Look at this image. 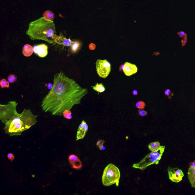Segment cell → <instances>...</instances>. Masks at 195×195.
Segmentation results:
<instances>
[{"mask_svg":"<svg viewBox=\"0 0 195 195\" xmlns=\"http://www.w3.org/2000/svg\"><path fill=\"white\" fill-rule=\"evenodd\" d=\"M178 34L179 36H180V37L182 38H183L186 35H187L184 31L178 32Z\"/></svg>","mask_w":195,"mask_h":195,"instance_id":"obj_30","label":"cell"},{"mask_svg":"<svg viewBox=\"0 0 195 195\" xmlns=\"http://www.w3.org/2000/svg\"><path fill=\"white\" fill-rule=\"evenodd\" d=\"M105 142L104 140H99L97 141L96 145L99 148L100 150H105L106 148L104 146V144Z\"/></svg>","mask_w":195,"mask_h":195,"instance_id":"obj_22","label":"cell"},{"mask_svg":"<svg viewBox=\"0 0 195 195\" xmlns=\"http://www.w3.org/2000/svg\"><path fill=\"white\" fill-rule=\"evenodd\" d=\"M138 114L141 116L144 117L147 115V112L143 109H139L138 110Z\"/></svg>","mask_w":195,"mask_h":195,"instance_id":"obj_25","label":"cell"},{"mask_svg":"<svg viewBox=\"0 0 195 195\" xmlns=\"http://www.w3.org/2000/svg\"><path fill=\"white\" fill-rule=\"evenodd\" d=\"M133 94L135 95H136L138 94V91L136 90H134V91H132Z\"/></svg>","mask_w":195,"mask_h":195,"instance_id":"obj_34","label":"cell"},{"mask_svg":"<svg viewBox=\"0 0 195 195\" xmlns=\"http://www.w3.org/2000/svg\"><path fill=\"white\" fill-rule=\"evenodd\" d=\"M42 15H43L42 17H43L45 20L47 21H53L55 18L54 14L52 11L49 10L45 11Z\"/></svg>","mask_w":195,"mask_h":195,"instance_id":"obj_18","label":"cell"},{"mask_svg":"<svg viewBox=\"0 0 195 195\" xmlns=\"http://www.w3.org/2000/svg\"><path fill=\"white\" fill-rule=\"evenodd\" d=\"M17 80V77L14 74H11L8 76V81L10 83H13Z\"/></svg>","mask_w":195,"mask_h":195,"instance_id":"obj_23","label":"cell"},{"mask_svg":"<svg viewBox=\"0 0 195 195\" xmlns=\"http://www.w3.org/2000/svg\"><path fill=\"white\" fill-rule=\"evenodd\" d=\"M7 158L9 160H11V161H12L15 159L14 156L13 154L11 153L8 154Z\"/></svg>","mask_w":195,"mask_h":195,"instance_id":"obj_28","label":"cell"},{"mask_svg":"<svg viewBox=\"0 0 195 195\" xmlns=\"http://www.w3.org/2000/svg\"><path fill=\"white\" fill-rule=\"evenodd\" d=\"M96 70L100 77L105 79L110 74L111 71V64L106 59H98L96 63Z\"/></svg>","mask_w":195,"mask_h":195,"instance_id":"obj_7","label":"cell"},{"mask_svg":"<svg viewBox=\"0 0 195 195\" xmlns=\"http://www.w3.org/2000/svg\"><path fill=\"white\" fill-rule=\"evenodd\" d=\"M0 86L2 89L5 88H9L10 87L9 82V81H7L5 79H2L0 81Z\"/></svg>","mask_w":195,"mask_h":195,"instance_id":"obj_20","label":"cell"},{"mask_svg":"<svg viewBox=\"0 0 195 195\" xmlns=\"http://www.w3.org/2000/svg\"><path fill=\"white\" fill-rule=\"evenodd\" d=\"M88 128L89 127L86 122L84 120H82L78 129L76 135V141L84 138L87 132Z\"/></svg>","mask_w":195,"mask_h":195,"instance_id":"obj_10","label":"cell"},{"mask_svg":"<svg viewBox=\"0 0 195 195\" xmlns=\"http://www.w3.org/2000/svg\"><path fill=\"white\" fill-rule=\"evenodd\" d=\"M48 47L46 45L41 44L34 45V52L41 58H44L48 54Z\"/></svg>","mask_w":195,"mask_h":195,"instance_id":"obj_9","label":"cell"},{"mask_svg":"<svg viewBox=\"0 0 195 195\" xmlns=\"http://www.w3.org/2000/svg\"><path fill=\"white\" fill-rule=\"evenodd\" d=\"M52 38L55 43L65 46H70L73 42L70 39L66 38L61 35H57L56 34H54Z\"/></svg>","mask_w":195,"mask_h":195,"instance_id":"obj_12","label":"cell"},{"mask_svg":"<svg viewBox=\"0 0 195 195\" xmlns=\"http://www.w3.org/2000/svg\"><path fill=\"white\" fill-rule=\"evenodd\" d=\"M167 170L169 179L174 183H178L181 182L184 176V173L182 170L177 167L173 168L168 167Z\"/></svg>","mask_w":195,"mask_h":195,"instance_id":"obj_8","label":"cell"},{"mask_svg":"<svg viewBox=\"0 0 195 195\" xmlns=\"http://www.w3.org/2000/svg\"><path fill=\"white\" fill-rule=\"evenodd\" d=\"M56 33L53 21L45 20L43 17L30 23L26 32L31 40H43L51 44L54 43L52 37Z\"/></svg>","mask_w":195,"mask_h":195,"instance_id":"obj_3","label":"cell"},{"mask_svg":"<svg viewBox=\"0 0 195 195\" xmlns=\"http://www.w3.org/2000/svg\"><path fill=\"white\" fill-rule=\"evenodd\" d=\"M33 47L29 44H26L23 48L22 53L26 57H29L33 54Z\"/></svg>","mask_w":195,"mask_h":195,"instance_id":"obj_16","label":"cell"},{"mask_svg":"<svg viewBox=\"0 0 195 195\" xmlns=\"http://www.w3.org/2000/svg\"><path fill=\"white\" fill-rule=\"evenodd\" d=\"M89 49L91 50H95L96 47V45L95 43H91L89 45Z\"/></svg>","mask_w":195,"mask_h":195,"instance_id":"obj_29","label":"cell"},{"mask_svg":"<svg viewBox=\"0 0 195 195\" xmlns=\"http://www.w3.org/2000/svg\"><path fill=\"white\" fill-rule=\"evenodd\" d=\"M53 87V85L51 84V83H48L47 85L48 89H51Z\"/></svg>","mask_w":195,"mask_h":195,"instance_id":"obj_33","label":"cell"},{"mask_svg":"<svg viewBox=\"0 0 195 195\" xmlns=\"http://www.w3.org/2000/svg\"><path fill=\"white\" fill-rule=\"evenodd\" d=\"M120 178V173L119 168L113 164L108 165L103 171L102 177V182L106 186L115 184L116 186H119Z\"/></svg>","mask_w":195,"mask_h":195,"instance_id":"obj_4","label":"cell"},{"mask_svg":"<svg viewBox=\"0 0 195 195\" xmlns=\"http://www.w3.org/2000/svg\"><path fill=\"white\" fill-rule=\"evenodd\" d=\"M69 162L70 166L74 169L79 170L82 167V163L79 158L75 155H71L69 157Z\"/></svg>","mask_w":195,"mask_h":195,"instance_id":"obj_11","label":"cell"},{"mask_svg":"<svg viewBox=\"0 0 195 195\" xmlns=\"http://www.w3.org/2000/svg\"><path fill=\"white\" fill-rule=\"evenodd\" d=\"M125 67H126V66H125V64H123V65H120L119 67V71H123L125 69Z\"/></svg>","mask_w":195,"mask_h":195,"instance_id":"obj_32","label":"cell"},{"mask_svg":"<svg viewBox=\"0 0 195 195\" xmlns=\"http://www.w3.org/2000/svg\"><path fill=\"white\" fill-rule=\"evenodd\" d=\"M18 103L15 101H10L6 104H0V120L5 124L18 112L17 107Z\"/></svg>","mask_w":195,"mask_h":195,"instance_id":"obj_6","label":"cell"},{"mask_svg":"<svg viewBox=\"0 0 195 195\" xmlns=\"http://www.w3.org/2000/svg\"><path fill=\"white\" fill-rule=\"evenodd\" d=\"M160 143L159 142H152L148 146L149 150L152 152L158 151L160 148Z\"/></svg>","mask_w":195,"mask_h":195,"instance_id":"obj_17","label":"cell"},{"mask_svg":"<svg viewBox=\"0 0 195 195\" xmlns=\"http://www.w3.org/2000/svg\"><path fill=\"white\" fill-rule=\"evenodd\" d=\"M124 64L126 67L124 70L123 72L125 75L130 76L137 73L138 68L136 65L128 62H126Z\"/></svg>","mask_w":195,"mask_h":195,"instance_id":"obj_13","label":"cell"},{"mask_svg":"<svg viewBox=\"0 0 195 195\" xmlns=\"http://www.w3.org/2000/svg\"><path fill=\"white\" fill-rule=\"evenodd\" d=\"M165 146H160L158 151L149 153L141 161L133 165V168L144 170L148 166L153 164L158 165L165 151Z\"/></svg>","mask_w":195,"mask_h":195,"instance_id":"obj_5","label":"cell"},{"mask_svg":"<svg viewBox=\"0 0 195 195\" xmlns=\"http://www.w3.org/2000/svg\"><path fill=\"white\" fill-rule=\"evenodd\" d=\"M165 95L168 96V98L170 100L171 99V97L174 96V94L171 92L170 90V89H167L165 92Z\"/></svg>","mask_w":195,"mask_h":195,"instance_id":"obj_26","label":"cell"},{"mask_svg":"<svg viewBox=\"0 0 195 195\" xmlns=\"http://www.w3.org/2000/svg\"><path fill=\"white\" fill-rule=\"evenodd\" d=\"M187 42V35H185L182 40V46H184Z\"/></svg>","mask_w":195,"mask_h":195,"instance_id":"obj_27","label":"cell"},{"mask_svg":"<svg viewBox=\"0 0 195 195\" xmlns=\"http://www.w3.org/2000/svg\"><path fill=\"white\" fill-rule=\"evenodd\" d=\"M189 168L192 169L195 168V160L194 161L190 163Z\"/></svg>","mask_w":195,"mask_h":195,"instance_id":"obj_31","label":"cell"},{"mask_svg":"<svg viewBox=\"0 0 195 195\" xmlns=\"http://www.w3.org/2000/svg\"><path fill=\"white\" fill-rule=\"evenodd\" d=\"M82 45V43L81 41L78 40L73 41L72 44L70 46L71 53L73 54L77 53L81 50Z\"/></svg>","mask_w":195,"mask_h":195,"instance_id":"obj_14","label":"cell"},{"mask_svg":"<svg viewBox=\"0 0 195 195\" xmlns=\"http://www.w3.org/2000/svg\"><path fill=\"white\" fill-rule=\"evenodd\" d=\"M91 87L94 90L97 91V92L100 93L104 92L105 90V88L104 87V86L103 85L102 83H97L94 86Z\"/></svg>","mask_w":195,"mask_h":195,"instance_id":"obj_19","label":"cell"},{"mask_svg":"<svg viewBox=\"0 0 195 195\" xmlns=\"http://www.w3.org/2000/svg\"><path fill=\"white\" fill-rule=\"evenodd\" d=\"M37 117L30 109H25L21 113L18 112L4 124L3 130L10 136H19L36 124Z\"/></svg>","mask_w":195,"mask_h":195,"instance_id":"obj_2","label":"cell"},{"mask_svg":"<svg viewBox=\"0 0 195 195\" xmlns=\"http://www.w3.org/2000/svg\"><path fill=\"white\" fill-rule=\"evenodd\" d=\"M88 92L87 89L81 87L61 71L55 74L52 87L43 98L41 106L45 112L60 116L65 110L80 104Z\"/></svg>","mask_w":195,"mask_h":195,"instance_id":"obj_1","label":"cell"},{"mask_svg":"<svg viewBox=\"0 0 195 195\" xmlns=\"http://www.w3.org/2000/svg\"><path fill=\"white\" fill-rule=\"evenodd\" d=\"M63 115L64 118L69 120H70L72 118V113L70 110H65L63 112Z\"/></svg>","mask_w":195,"mask_h":195,"instance_id":"obj_21","label":"cell"},{"mask_svg":"<svg viewBox=\"0 0 195 195\" xmlns=\"http://www.w3.org/2000/svg\"><path fill=\"white\" fill-rule=\"evenodd\" d=\"M136 106L139 109H143L145 107L146 104L143 101H139L136 103Z\"/></svg>","mask_w":195,"mask_h":195,"instance_id":"obj_24","label":"cell"},{"mask_svg":"<svg viewBox=\"0 0 195 195\" xmlns=\"http://www.w3.org/2000/svg\"><path fill=\"white\" fill-rule=\"evenodd\" d=\"M188 178L192 188H195V168L194 169L189 168L188 172Z\"/></svg>","mask_w":195,"mask_h":195,"instance_id":"obj_15","label":"cell"}]
</instances>
